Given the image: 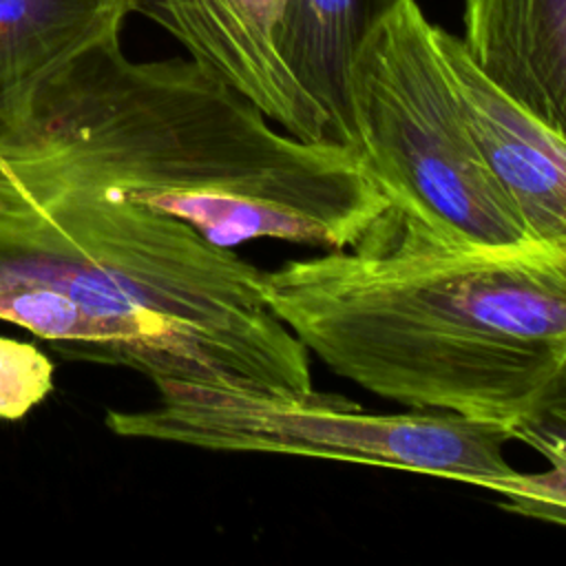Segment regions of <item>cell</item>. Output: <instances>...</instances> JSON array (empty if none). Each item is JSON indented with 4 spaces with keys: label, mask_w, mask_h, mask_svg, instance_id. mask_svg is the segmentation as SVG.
I'll return each instance as SVG.
<instances>
[{
    "label": "cell",
    "mask_w": 566,
    "mask_h": 566,
    "mask_svg": "<svg viewBox=\"0 0 566 566\" xmlns=\"http://www.w3.org/2000/svg\"><path fill=\"white\" fill-rule=\"evenodd\" d=\"M462 44L513 104L566 142V0H464Z\"/></svg>",
    "instance_id": "obj_7"
},
{
    "label": "cell",
    "mask_w": 566,
    "mask_h": 566,
    "mask_svg": "<svg viewBox=\"0 0 566 566\" xmlns=\"http://www.w3.org/2000/svg\"><path fill=\"white\" fill-rule=\"evenodd\" d=\"M489 491L500 495L497 504L509 513L566 526V460L535 473L513 471Z\"/></svg>",
    "instance_id": "obj_11"
},
{
    "label": "cell",
    "mask_w": 566,
    "mask_h": 566,
    "mask_svg": "<svg viewBox=\"0 0 566 566\" xmlns=\"http://www.w3.org/2000/svg\"><path fill=\"white\" fill-rule=\"evenodd\" d=\"M261 290L338 376L509 436L566 356V245L447 241L389 210L352 248L263 272Z\"/></svg>",
    "instance_id": "obj_2"
},
{
    "label": "cell",
    "mask_w": 566,
    "mask_h": 566,
    "mask_svg": "<svg viewBox=\"0 0 566 566\" xmlns=\"http://www.w3.org/2000/svg\"><path fill=\"white\" fill-rule=\"evenodd\" d=\"M511 440L524 442L548 462L566 460V356L526 416L511 429Z\"/></svg>",
    "instance_id": "obj_12"
},
{
    "label": "cell",
    "mask_w": 566,
    "mask_h": 566,
    "mask_svg": "<svg viewBox=\"0 0 566 566\" xmlns=\"http://www.w3.org/2000/svg\"><path fill=\"white\" fill-rule=\"evenodd\" d=\"M133 0H0V93L119 33Z\"/></svg>",
    "instance_id": "obj_9"
},
{
    "label": "cell",
    "mask_w": 566,
    "mask_h": 566,
    "mask_svg": "<svg viewBox=\"0 0 566 566\" xmlns=\"http://www.w3.org/2000/svg\"><path fill=\"white\" fill-rule=\"evenodd\" d=\"M301 0H133L201 69L305 142H336L325 111L298 84L285 42Z\"/></svg>",
    "instance_id": "obj_5"
},
{
    "label": "cell",
    "mask_w": 566,
    "mask_h": 566,
    "mask_svg": "<svg viewBox=\"0 0 566 566\" xmlns=\"http://www.w3.org/2000/svg\"><path fill=\"white\" fill-rule=\"evenodd\" d=\"M349 144L391 214L447 241L533 243L486 166L442 44L416 0L360 42L347 82Z\"/></svg>",
    "instance_id": "obj_3"
},
{
    "label": "cell",
    "mask_w": 566,
    "mask_h": 566,
    "mask_svg": "<svg viewBox=\"0 0 566 566\" xmlns=\"http://www.w3.org/2000/svg\"><path fill=\"white\" fill-rule=\"evenodd\" d=\"M55 367L35 345L0 336V418L20 420L53 391Z\"/></svg>",
    "instance_id": "obj_10"
},
{
    "label": "cell",
    "mask_w": 566,
    "mask_h": 566,
    "mask_svg": "<svg viewBox=\"0 0 566 566\" xmlns=\"http://www.w3.org/2000/svg\"><path fill=\"white\" fill-rule=\"evenodd\" d=\"M402 0H301L285 42L298 84L325 111L340 144H349L347 82L360 42Z\"/></svg>",
    "instance_id": "obj_8"
},
{
    "label": "cell",
    "mask_w": 566,
    "mask_h": 566,
    "mask_svg": "<svg viewBox=\"0 0 566 566\" xmlns=\"http://www.w3.org/2000/svg\"><path fill=\"white\" fill-rule=\"evenodd\" d=\"M509 431L451 411L367 413L345 396L243 385L219 394L181 444L387 467L491 489L513 473Z\"/></svg>",
    "instance_id": "obj_4"
},
{
    "label": "cell",
    "mask_w": 566,
    "mask_h": 566,
    "mask_svg": "<svg viewBox=\"0 0 566 566\" xmlns=\"http://www.w3.org/2000/svg\"><path fill=\"white\" fill-rule=\"evenodd\" d=\"M380 203L354 146L281 133L197 62H135L111 33L0 93V321L144 376L155 402L106 429L179 444L221 391L312 389L234 248L343 250Z\"/></svg>",
    "instance_id": "obj_1"
},
{
    "label": "cell",
    "mask_w": 566,
    "mask_h": 566,
    "mask_svg": "<svg viewBox=\"0 0 566 566\" xmlns=\"http://www.w3.org/2000/svg\"><path fill=\"white\" fill-rule=\"evenodd\" d=\"M440 44L478 148L533 243L566 245V142L513 104L471 60L462 38Z\"/></svg>",
    "instance_id": "obj_6"
}]
</instances>
